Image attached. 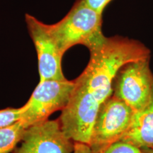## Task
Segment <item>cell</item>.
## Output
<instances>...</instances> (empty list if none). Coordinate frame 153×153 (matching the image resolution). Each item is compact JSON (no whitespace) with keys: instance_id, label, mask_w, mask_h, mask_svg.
Wrapping results in <instances>:
<instances>
[{"instance_id":"cell-1","label":"cell","mask_w":153,"mask_h":153,"mask_svg":"<svg viewBox=\"0 0 153 153\" xmlns=\"http://www.w3.org/2000/svg\"><path fill=\"white\" fill-rule=\"evenodd\" d=\"M89 50L87 66L74 80L70 101L59 118L67 136L88 145L99 111L113 95L119 70L128 63L150 57L144 44L121 36H104Z\"/></svg>"},{"instance_id":"cell-2","label":"cell","mask_w":153,"mask_h":153,"mask_svg":"<svg viewBox=\"0 0 153 153\" xmlns=\"http://www.w3.org/2000/svg\"><path fill=\"white\" fill-rule=\"evenodd\" d=\"M102 14H99L78 0L71 10L60 22L48 25L63 54L75 45H83L89 48L104 37L101 29Z\"/></svg>"},{"instance_id":"cell-3","label":"cell","mask_w":153,"mask_h":153,"mask_svg":"<svg viewBox=\"0 0 153 153\" xmlns=\"http://www.w3.org/2000/svg\"><path fill=\"white\" fill-rule=\"evenodd\" d=\"M135 112L113 94L99 109L94 123L89 146L91 153H103L120 141L128 131Z\"/></svg>"},{"instance_id":"cell-4","label":"cell","mask_w":153,"mask_h":153,"mask_svg":"<svg viewBox=\"0 0 153 153\" xmlns=\"http://www.w3.org/2000/svg\"><path fill=\"white\" fill-rule=\"evenodd\" d=\"M150 57L133 61L118 72L114 82V95L125 102L135 113L150 104L153 96V73Z\"/></svg>"},{"instance_id":"cell-5","label":"cell","mask_w":153,"mask_h":153,"mask_svg":"<svg viewBox=\"0 0 153 153\" xmlns=\"http://www.w3.org/2000/svg\"><path fill=\"white\" fill-rule=\"evenodd\" d=\"M74 80L47 79L40 81L24 106L20 120L28 128L48 120L51 114L62 111L68 104Z\"/></svg>"},{"instance_id":"cell-6","label":"cell","mask_w":153,"mask_h":153,"mask_svg":"<svg viewBox=\"0 0 153 153\" xmlns=\"http://www.w3.org/2000/svg\"><path fill=\"white\" fill-rule=\"evenodd\" d=\"M67 136L60 120H46L28 127L14 153H72L74 143Z\"/></svg>"},{"instance_id":"cell-7","label":"cell","mask_w":153,"mask_h":153,"mask_svg":"<svg viewBox=\"0 0 153 153\" xmlns=\"http://www.w3.org/2000/svg\"><path fill=\"white\" fill-rule=\"evenodd\" d=\"M28 32L38 55L40 81L65 79L62 70L63 53L50 33L48 25L30 15H26Z\"/></svg>"},{"instance_id":"cell-8","label":"cell","mask_w":153,"mask_h":153,"mask_svg":"<svg viewBox=\"0 0 153 153\" xmlns=\"http://www.w3.org/2000/svg\"><path fill=\"white\" fill-rule=\"evenodd\" d=\"M120 141L140 149H153V96L140 112L135 113L131 127Z\"/></svg>"},{"instance_id":"cell-9","label":"cell","mask_w":153,"mask_h":153,"mask_svg":"<svg viewBox=\"0 0 153 153\" xmlns=\"http://www.w3.org/2000/svg\"><path fill=\"white\" fill-rule=\"evenodd\" d=\"M27 129L21 120L12 125L0 128V153L12 152L22 140Z\"/></svg>"},{"instance_id":"cell-10","label":"cell","mask_w":153,"mask_h":153,"mask_svg":"<svg viewBox=\"0 0 153 153\" xmlns=\"http://www.w3.org/2000/svg\"><path fill=\"white\" fill-rule=\"evenodd\" d=\"M24 106L20 108H7L0 110V128L11 126L20 120Z\"/></svg>"},{"instance_id":"cell-11","label":"cell","mask_w":153,"mask_h":153,"mask_svg":"<svg viewBox=\"0 0 153 153\" xmlns=\"http://www.w3.org/2000/svg\"><path fill=\"white\" fill-rule=\"evenodd\" d=\"M103 153H143L141 149L129 143L118 141L111 145Z\"/></svg>"},{"instance_id":"cell-12","label":"cell","mask_w":153,"mask_h":153,"mask_svg":"<svg viewBox=\"0 0 153 153\" xmlns=\"http://www.w3.org/2000/svg\"><path fill=\"white\" fill-rule=\"evenodd\" d=\"M112 0H84L86 4L99 14H102L104 9Z\"/></svg>"},{"instance_id":"cell-13","label":"cell","mask_w":153,"mask_h":153,"mask_svg":"<svg viewBox=\"0 0 153 153\" xmlns=\"http://www.w3.org/2000/svg\"><path fill=\"white\" fill-rule=\"evenodd\" d=\"M74 153H91L90 147L87 144L74 142Z\"/></svg>"},{"instance_id":"cell-14","label":"cell","mask_w":153,"mask_h":153,"mask_svg":"<svg viewBox=\"0 0 153 153\" xmlns=\"http://www.w3.org/2000/svg\"><path fill=\"white\" fill-rule=\"evenodd\" d=\"M143 153H153V149H142Z\"/></svg>"}]
</instances>
